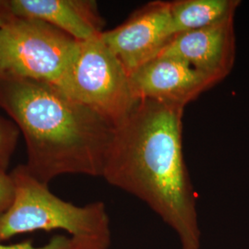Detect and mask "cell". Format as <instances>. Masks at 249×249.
I'll return each mask as SVG.
<instances>
[{
	"label": "cell",
	"mask_w": 249,
	"mask_h": 249,
	"mask_svg": "<svg viewBox=\"0 0 249 249\" xmlns=\"http://www.w3.org/2000/svg\"><path fill=\"white\" fill-rule=\"evenodd\" d=\"M238 0H177L170 2L174 36L203 29L233 18Z\"/></svg>",
	"instance_id": "10"
},
{
	"label": "cell",
	"mask_w": 249,
	"mask_h": 249,
	"mask_svg": "<svg viewBox=\"0 0 249 249\" xmlns=\"http://www.w3.org/2000/svg\"><path fill=\"white\" fill-rule=\"evenodd\" d=\"M134 98L186 107L216 85L203 73L176 57L158 55L129 75Z\"/></svg>",
	"instance_id": "7"
},
{
	"label": "cell",
	"mask_w": 249,
	"mask_h": 249,
	"mask_svg": "<svg viewBox=\"0 0 249 249\" xmlns=\"http://www.w3.org/2000/svg\"><path fill=\"white\" fill-rule=\"evenodd\" d=\"M15 197L0 217V242L28 232L61 230L78 249H109L112 231L103 202L77 206L53 194L48 185L34 178L25 164L11 173Z\"/></svg>",
	"instance_id": "3"
},
{
	"label": "cell",
	"mask_w": 249,
	"mask_h": 249,
	"mask_svg": "<svg viewBox=\"0 0 249 249\" xmlns=\"http://www.w3.org/2000/svg\"><path fill=\"white\" fill-rule=\"evenodd\" d=\"M19 129L13 121L0 116V170L7 172L18 143Z\"/></svg>",
	"instance_id": "11"
},
{
	"label": "cell",
	"mask_w": 249,
	"mask_h": 249,
	"mask_svg": "<svg viewBox=\"0 0 249 249\" xmlns=\"http://www.w3.org/2000/svg\"><path fill=\"white\" fill-rule=\"evenodd\" d=\"M18 17L42 20L79 42L100 36L105 21L95 1L90 0H9Z\"/></svg>",
	"instance_id": "9"
},
{
	"label": "cell",
	"mask_w": 249,
	"mask_h": 249,
	"mask_svg": "<svg viewBox=\"0 0 249 249\" xmlns=\"http://www.w3.org/2000/svg\"><path fill=\"white\" fill-rule=\"evenodd\" d=\"M170 2L153 1L101 37L130 75L157 57L174 37Z\"/></svg>",
	"instance_id": "6"
},
{
	"label": "cell",
	"mask_w": 249,
	"mask_h": 249,
	"mask_svg": "<svg viewBox=\"0 0 249 249\" xmlns=\"http://www.w3.org/2000/svg\"><path fill=\"white\" fill-rule=\"evenodd\" d=\"M15 197V184L11 174L0 170V217L9 211Z\"/></svg>",
	"instance_id": "13"
},
{
	"label": "cell",
	"mask_w": 249,
	"mask_h": 249,
	"mask_svg": "<svg viewBox=\"0 0 249 249\" xmlns=\"http://www.w3.org/2000/svg\"><path fill=\"white\" fill-rule=\"evenodd\" d=\"M101 35L80 42L74 62L56 88L116 125L129 114L137 100L129 74Z\"/></svg>",
	"instance_id": "5"
},
{
	"label": "cell",
	"mask_w": 249,
	"mask_h": 249,
	"mask_svg": "<svg viewBox=\"0 0 249 249\" xmlns=\"http://www.w3.org/2000/svg\"><path fill=\"white\" fill-rule=\"evenodd\" d=\"M80 42L36 18L13 16L0 29V70L58 87Z\"/></svg>",
	"instance_id": "4"
},
{
	"label": "cell",
	"mask_w": 249,
	"mask_h": 249,
	"mask_svg": "<svg viewBox=\"0 0 249 249\" xmlns=\"http://www.w3.org/2000/svg\"><path fill=\"white\" fill-rule=\"evenodd\" d=\"M185 107L138 100L116 125L102 178L148 205L181 249H200L196 193L182 148Z\"/></svg>",
	"instance_id": "1"
},
{
	"label": "cell",
	"mask_w": 249,
	"mask_h": 249,
	"mask_svg": "<svg viewBox=\"0 0 249 249\" xmlns=\"http://www.w3.org/2000/svg\"><path fill=\"white\" fill-rule=\"evenodd\" d=\"M14 16L12 13L9 0H0V29Z\"/></svg>",
	"instance_id": "14"
},
{
	"label": "cell",
	"mask_w": 249,
	"mask_h": 249,
	"mask_svg": "<svg viewBox=\"0 0 249 249\" xmlns=\"http://www.w3.org/2000/svg\"><path fill=\"white\" fill-rule=\"evenodd\" d=\"M0 107L26 143L27 170L48 185L63 175L101 177L115 124L52 84L0 70Z\"/></svg>",
	"instance_id": "2"
},
{
	"label": "cell",
	"mask_w": 249,
	"mask_h": 249,
	"mask_svg": "<svg viewBox=\"0 0 249 249\" xmlns=\"http://www.w3.org/2000/svg\"><path fill=\"white\" fill-rule=\"evenodd\" d=\"M0 249H78L75 243L69 235L58 234L53 236L47 244L41 247H35L32 240L22 243L5 245L0 242Z\"/></svg>",
	"instance_id": "12"
},
{
	"label": "cell",
	"mask_w": 249,
	"mask_h": 249,
	"mask_svg": "<svg viewBox=\"0 0 249 249\" xmlns=\"http://www.w3.org/2000/svg\"><path fill=\"white\" fill-rule=\"evenodd\" d=\"M233 18L174 36L159 55L189 64L217 84L231 71L235 60Z\"/></svg>",
	"instance_id": "8"
}]
</instances>
